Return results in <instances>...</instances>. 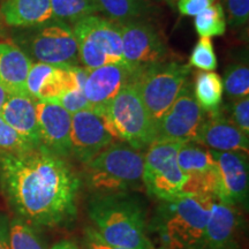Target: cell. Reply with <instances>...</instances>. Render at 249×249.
<instances>
[{
  "label": "cell",
  "instance_id": "1",
  "mask_svg": "<svg viewBox=\"0 0 249 249\" xmlns=\"http://www.w3.org/2000/svg\"><path fill=\"white\" fill-rule=\"evenodd\" d=\"M0 179L18 217L31 225L64 226L75 218L81 180L42 144L22 154L0 151Z\"/></svg>",
  "mask_w": 249,
  "mask_h": 249
},
{
  "label": "cell",
  "instance_id": "5",
  "mask_svg": "<svg viewBox=\"0 0 249 249\" xmlns=\"http://www.w3.org/2000/svg\"><path fill=\"white\" fill-rule=\"evenodd\" d=\"M104 114L116 138L134 149L143 150L156 141V124L133 80L121 88Z\"/></svg>",
  "mask_w": 249,
  "mask_h": 249
},
{
  "label": "cell",
  "instance_id": "29",
  "mask_svg": "<svg viewBox=\"0 0 249 249\" xmlns=\"http://www.w3.org/2000/svg\"><path fill=\"white\" fill-rule=\"evenodd\" d=\"M36 148L0 117V151L22 154Z\"/></svg>",
  "mask_w": 249,
  "mask_h": 249
},
{
  "label": "cell",
  "instance_id": "2",
  "mask_svg": "<svg viewBox=\"0 0 249 249\" xmlns=\"http://www.w3.org/2000/svg\"><path fill=\"white\" fill-rule=\"evenodd\" d=\"M93 229L107 244L123 249H156L142 202L128 192L97 194L88 205Z\"/></svg>",
  "mask_w": 249,
  "mask_h": 249
},
{
  "label": "cell",
  "instance_id": "4",
  "mask_svg": "<svg viewBox=\"0 0 249 249\" xmlns=\"http://www.w3.org/2000/svg\"><path fill=\"white\" fill-rule=\"evenodd\" d=\"M86 165L87 185L98 194L139 189L143 185L144 155L127 143H112Z\"/></svg>",
  "mask_w": 249,
  "mask_h": 249
},
{
  "label": "cell",
  "instance_id": "16",
  "mask_svg": "<svg viewBox=\"0 0 249 249\" xmlns=\"http://www.w3.org/2000/svg\"><path fill=\"white\" fill-rule=\"evenodd\" d=\"M71 67L33 64L26 81L28 95L36 101L57 102L62 93L79 88Z\"/></svg>",
  "mask_w": 249,
  "mask_h": 249
},
{
  "label": "cell",
  "instance_id": "6",
  "mask_svg": "<svg viewBox=\"0 0 249 249\" xmlns=\"http://www.w3.org/2000/svg\"><path fill=\"white\" fill-rule=\"evenodd\" d=\"M73 31L80 61L87 70L124 62L118 22L93 14L74 23Z\"/></svg>",
  "mask_w": 249,
  "mask_h": 249
},
{
  "label": "cell",
  "instance_id": "23",
  "mask_svg": "<svg viewBox=\"0 0 249 249\" xmlns=\"http://www.w3.org/2000/svg\"><path fill=\"white\" fill-rule=\"evenodd\" d=\"M193 92L196 102L207 113L218 111L224 92L222 77L214 71H197Z\"/></svg>",
  "mask_w": 249,
  "mask_h": 249
},
{
  "label": "cell",
  "instance_id": "26",
  "mask_svg": "<svg viewBox=\"0 0 249 249\" xmlns=\"http://www.w3.org/2000/svg\"><path fill=\"white\" fill-rule=\"evenodd\" d=\"M99 12L107 15L114 22L135 20L145 11L143 0H96Z\"/></svg>",
  "mask_w": 249,
  "mask_h": 249
},
{
  "label": "cell",
  "instance_id": "10",
  "mask_svg": "<svg viewBox=\"0 0 249 249\" xmlns=\"http://www.w3.org/2000/svg\"><path fill=\"white\" fill-rule=\"evenodd\" d=\"M123 40L124 61L133 73V79L143 71L164 62L167 46L150 24L139 20L119 23Z\"/></svg>",
  "mask_w": 249,
  "mask_h": 249
},
{
  "label": "cell",
  "instance_id": "9",
  "mask_svg": "<svg viewBox=\"0 0 249 249\" xmlns=\"http://www.w3.org/2000/svg\"><path fill=\"white\" fill-rule=\"evenodd\" d=\"M34 28L35 30L27 40V49L36 62L57 66H77L80 61L79 50L73 28L70 24L52 18L49 22Z\"/></svg>",
  "mask_w": 249,
  "mask_h": 249
},
{
  "label": "cell",
  "instance_id": "15",
  "mask_svg": "<svg viewBox=\"0 0 249 249\" xmlns=\"http://www.w3.org/2000/svg\"><path fill=\"white\" fill-rule=\"evenodd\" d=\"M36 113L40 144L60 157L71 156V114L59 103L45 101H36Z\"/></svg>",
  "mask_w": 249,
  "mask_h": 249
},
{
  "label": "cell",
  "instance_id": "25",
  "mask_svg": "<svg viewBox=\"0 0 249 249\" xmlns=\"http://www.w3.org/2000/svg\"><path fill=\"white\" fill-rule=\"evenodd\" d=\"M195 30L201 37L223 36L226 31L225 12L220 2H213L195 17Z\"/></svg>",
  "mask_w": 249,
  "mask_h": 249
},
{
  "label": "cell",
  "instance_id": "3",
  "mask_svg": "<svg viewBox=\"0 0 249 249\" xmlns=\"http://www.w3.org/2000/svg\"><path fill=\"white\" fill-rule=\"evenodd\" d=\"M208 194H182L163 201L149 225L160 244L158 249H203L211 205Z\"/></svg>",
  "mask_w": 249,
  "mask_h": 249
},
{
  "label": "cell",
  "instance_id": "13",
  "mask_svg": "<svg viewBox=\"0 0 249 249\" xmlns=\"http://www.w3.org/2000/svg\"><path fill=\"white\" fill-rule=\"evenodd\" d=\"M177 160L187 177L182 194H208L217 198L218 170L209 149L195 142L182 143Z\"/></svg>",
  "mask_w": 249,
  "mask_h": 249
},
{
  "label": "cell",
  "instance_id": "22",
  "mask_svg": "<svg viewBox=\"0 0 249 249\" xmlns=\"http://www.w3.org/2000/svg\"><path fill=\"white\" fill-rule=\"evenodd\" d=\"M0 14L7 26L17 28L36 27L54 18L50 0H5Z\"/></svg>",
  "mask_w": 249,
  "mask_h": 249
},
{
  "label": "cell",
  "instance_id": "31",
  "mask_svg": "<svg viewBox=\"0 0 249 249\" xmlns=\"http://www.w3.org/2000/svg\"><path fill=\"white\" fill-rule=\"evenodd\" d=\"M226 23L233 28L242 27L249 20V0H222Z\"/></svg>",
  "mask_w": 249,
  "mask_h": 249
},
{
  "label": "cell",
  "instance_id": "32",
  "mask_svg": "<svg viewBox=\"0 0 249 249\" xmlns=\"http://www.w3.org/2000/svg\"><path fill=\"white\" fill-rule=\"evenodd\" d=\"M230 121L234 124L242 133L249 135V97L232 101L229 108Z\"/></svg>",
  "mask_w": 249,
  "mask_h": 249
},
{
  "label": "cell",
  "instance_id": "33",
  "mask_svg": "<svg viewBox=\"0 0 249 249\" xmlns=\"http://www.w3.org/2000/svg\"><path fill=\"white\" fill-rule=\"evenodd\" d=\"M57 103H59L71 114L91 108V105H90L88 99L86 98L83 90L79 88L62 93Z\"/></svg>",
  "mask_w": 249,
  "mask_h": 249
},
{
  "label": "cell",
  "instance_id": "12",
  "mask_svg": "<svg viewBox=\"0 0 249 249\" xmlns=\"http://www.w3.org/2000/svg\"><path fill=\"white\" fill-rule=\"evenodd\" d=\"M116 139L104 113L92 108L71 114V156L87 164Z\"/></svg>",
  "mask_w": 249,
  "mask_h": 249
},
{
  "label": "cell",
  "instance_id": "27",
  "mask_svg": "<svg viewBox=\"0 0 249 249\" xmlns=\"http://www.w3.org/2000/svg\"><path fill=\"white\" fill-rule=\"evenodd\" d=\"M223 87L232 101L249 95V67L247 62H233L224 73Z\"/></svg>",
  "mask_w": 249,
  "mask_h": 249
},
{
  "label": "cell",
  "instance_id": "11",
  "mask_svg": "<svg viewBox=\"0 0 249 249\" xmlns=\"http://www.w3.org/2000/svg\"><path fill=\"white\" fill-rule=\"evenodd\" d=\"M205 114L207 112L196 102L192 86L186 82L156 127V141L195 142Z\"/></svg>",
  "mask_w": 249,
  "mask_h": 249
},
{
  "label": "cell",
  "instance_id": "24",
  "mask_svg": "<svg viewBox=\"0 0 249 249\" xmlns=\"http://www.w3.org/2000/svg\"><path fill=\"white\" fill-rule=\"evenodd\" d=\"M54 18L75 23L99 12L96 0H50Z\"/></svg>",
  "mask_w": 249,
  "mask_h": 249
},
{
  "label": "cell",
  "instance_id": "34",
  "mask_svg": "<svg viewBox=\"0 0 249 249\" xmlns=\"http://www.w3.org/2000/svg\"><path fill=\"white\" fill-rule=\"evenodd\" d=\"M82 249H123L116 246L107 244L104 239L99 235V233L91 226L85 229V235H83V246Z\"/></svg>",
  "mask_w": 249,
  "mask_h": 249
},
{
  "label": "cell",
  "instance_id": "28",
  "mask_svg": "<svg viewBox=\"0 0 249 249\" xmlns=\"http://www.w3.org/2000/svg\"><path fill=\"white\" fill-rule=\"evenodd\" d=\"M9 246L11 249H45L33 225L18 216L9 219Z\"/></svg>",
  "mask_w": 249,
  "mask_h": 249
},
{
  "label": "cell",
  "instance_id": "20",
  "mask_svg": "<svg viewBox=\"0 0 249 249\" xmlns=\"http://www.w3.org/2000/svg\"><path fill=\"white\" fill-rule=\"evenodd\" d=\"M0 117L35 147L40 145L35 99L11 93L0 110Z\"/></svg>",
  "mask_w": 249,
  "mask_h": 249
},
{
  "label": "cell",
  "instance_id": "7",
  "mask_svg": "<svg viewBox=\"0 0 249 249\" xmlns=\"http://www.w3.org/2000/svg\"><path fill=\"white\" fill-rule=\"evenodd\" d=\"M191 70L189 64L164 61L143 71L133 79L156 127L178 97Z\"/></svg>",
  "mask_w": 249,
  "mask_h": 249
},
{
  "label": "cell",
  "instance_id": "38",
  "mask_svg": "<svg viewBox=\"0 0 249 249\" xmlns=\"http://www.w3.org/2000/svg\"><path fill=\"white\" fill-rule=\"evenodd\" d=\"M9 95H11V93L7 91V89H6L2 85H0V110H1L2 105L5 104L6 99H7Z\"/></svg>",
  "mask_w": 249,
  "mask_h": 249
},
{
  "label": "cell",
  "instance_id": "8",
  "mask_svg": "<svg viewBox=\"0 0 249 249\" xmlns=\"http://www.w3.org/2000/svg\"><path fill=\"white\" fill-rule=\"evenodd\" d=\"M182 143L155 141L144 155L143 185L160 201L182 195L187 177L179 167L177 155Z\"/></svg>",
  "mask_w": 249,
  "mask_h": 249
},
{
  "label": "cell",
  "instance_id": "39",
  "mask_svg": "<svg viewBox=\"0 0 249 249\" xmlns=\"http://www.w3.org/2000/svg\"><path fill=\"white\" fill-rule=\"evenodd\" d=\"M167 2H169V4H172V0H166Z\"/></svg>",
  "mask_w": 249,
  "mask_h": 249
},
{
  "label": "cell",
  "instance_id": "14",
  "mask_svg": "<svg viewBox=\"0 0 249 249\" xmlns=\"http://www.w3.org/2000/svg\"><path fill=\"white\" fill-rule=\"evenodd\" d=\"M218 170L217 200L233 205L248 203V158L242 151L210 150Z\"/></svg>",
  "mask_w": 249,
  "mask_h": 249
},
{
  "label": "cell",
  "instance_id": "18",
  "mask_svg": "<svg viewBox=\"0 0 249 249\" xmlns=\"http://www.w3.org/2000/svg\"><path fill=\"white\" fill-rule=\"evenodd\" d=\"M195 143L214 151H242L248 154L249 149L248 135L226 119L220 108L208 113Z\"/></svg>",
  "mask_w": 249,
  "mask_h": 249
},
{
  "label": "cell",
  "instance_id": "19",
  "mask_svg": "<svg viewBox=\"0 0 249 249\" xmlns=\"http://www.w3.org/2000/svg\"><path fill=\"white\" fill-rule=\"evenodd\" d=\"M241 218L235 207L214 200L205 229L203 249H240Z\"/></svg>",
  "mask_w": 249,
  "mask_h": 249
},
{
  "label": "cell",
  "instance_id": "30",
  "mask_svg": "<svg viewBox=\"0 0 249 249\" xmlns=\"http://www.w3.org/2000/svg\"><path fill=\"white\" fill-rule=\"evenodd\" d=\"M189 65L202 71H213L216 70L217 58L210 38L201 37V39L196 43L189 58Z\"/></svg>",
  "mask_w": 249,
  "mask_h": 249
},
{
  "label": "cell",
  "instance_id": "37",
  "mask_svg": "<svg viewBox=\"0 0 249 249\" xmlns=\"http://www.w3.org/2000/svg\"><path fill=\"white\" fill-rule=\"evenodd\" d=\"M51 249H79V247H77L75 242L71 240H62L52 246Z\"/></svg>",
  "mask_w": 249,
  "mask_h": 249
},
{
  "label": "cell",
  "instance_id": "35",
  "mask_svg": "<svg viewBox=\"0 0 249 249\" xmlns=\"http://www.w3.org/2000/svg\"><path fill=\"white\" fill-rule=\"evenodd\" d=\"M216 0H179L178 9L186 17H196L211 6Z\"/></svg>",
  "mask_w": 249,
  "mask_h": 249
},
{
  "label": "cell",
  "instance_id": "36",
  "mask_svg": "<svg viewBox=\"0 0 249 249\" xmlns=\"http://www.w3.org/2000/svg\"><path fill=\"white\" fill-rule=\"evenodd\" d=\"M0 249H11L9 246V218L0 213Z\"/></svg>",
  "mask_w": 249,
  "mask_h": 249
},
{
  "label": "cell",
  "instance_id": "21",
  "mask_svg": "<svg viewBox=\"0 0 249 249\" xmlns=\"http://www.w3.org/2000/svg\"><path fill=\"white\" fill-rule=\"evenodd\" d=\"M31 65V58L17 44L0 43V85L9 93L28 95L26 81Z\"/></svg>",
  "mask_w": 249,
  "mask_h": 249
},
{
  "label": "cell",
  "instance_id": "17",
  "mask_svg": "<svg viewBox=\"0 0 249 249\" xmlns=\"http://www.w3.org/2000/svg\"><path fill=\"white\" fill-rule=\"evenodd\" d=\"M132 80V71L124 62L104 65L89 71L83 92L92 110L104 113L112 99Z\"/></svg>",
  "mask_w": 249,
  "mask_h": 249
}]
</instances>
